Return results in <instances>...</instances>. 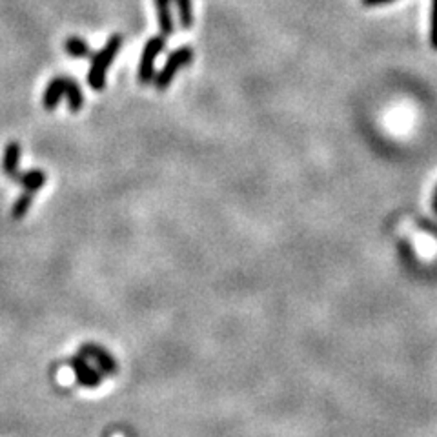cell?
I'll use <instances>...</instances> for the list:
<instances>
[{"instance_id": "obj_1", "label": "cell", "mask_w": 437, "mask_h": 437, "mask_svg": "<svg viewBox=\"0 0 437 437\" xmlns=\"http://www.w3.org/2000/svg\"><path fill=\"white\" fill-rule=\"evenodd\" d=\"M122 48V35L115 33L107 39V42L104 44L103 49H98L97 53H93L91 57V66H89L88 72V84L89 88L95 89V91H103L106 88V75L107 70L112 66L113 58L117 57V53L121 51Z\"/></svg>"}, {"instance_id": "obj_2", "label": "cell", "mask_w": 437, "mask_h": 437, "mask_svg": "<svg viewBox=\"0 0 437 437\" xmlns=\"http://www.w3.org/2000/svg\"><path fill=\"white\" fill-rule=\"evenodd\" d=\"M193 60V49L190 46H181L175 51H171L166 58V64L162 66V70L159 73H155L153 77V82H155V88L159 91H166L170 88V84L174 82L175 75L178 73V70L190 66Z\"/></svg>"}, {"instance_id": "obj_3", "label": "cell", "mask_w": 437, "mask_h": 437, "mask_svg": "<svg viewBox=\"0 0 437 437\" xmlns=\"http://www.w3.org/2000/svg\"><path fill=\"white\" fill-rule=\"evenodd\" d=\"M164 48H166V37L162 35L152 37V39L144 44L137 72V79L143 86L153 82V77H155V58L164 51Z\"/></svg>"}, {"instance_id": "obj_4", "label": "cell", "mask_w": 437, "mask_h": 437, "mask_svg": "<svg viewBox=\"0 0 437 437\" xmlns=\"http://www.w3.org/2000/svg\"><path fill=\"white\" fill-rule=\"evenodd\" d=\"M67 365L73 368V372H75L77 375V383L81 384V386L95 389V386H98V384L103 383L104 375L98 370H95V368H91L84 356H77L72 357V359H67Z\"/></svg>"}, {"instance_id": "obj_5", "label": "cell", "mask_w": 437, "mask_h": 437, "mask_svg": "<svg viewBox=\"0 0 437 437\" xmlns=\"http://www.w3.org/2000/svg\"><path fill=\"white\" fill-rule=\"evenodd\" d=\"M81 356H84L86 359H89V357L95 359L98 366V372L103 375L117 374V370H119V365H117V361L112 357V353L107 352V350L100 348V346H97V344H84L81 348Z\"/></svg>"}, {"instance_id": "obj_6", "label": "cell", "mask_w": 437, "mask_h": 437, "mask_svg": "<svg viewBox=\"0 0 437 437\" xmlns=\"http://www.w3.org/2000/svg\"><path fill=\"white\" fill-rule=\"evenodd\" d=\"M64 88H66V77H55L46 86L44 95H42V106L48 112H53L55 107L60 104V98L64 97Z\"/></svg>"}, {"instance_id": "obj_7", "label": "cell", "mask_w": 437, "mask_h": 437, "mask_svg": "<svg viewBox=\"0 0 437 437\" xmlns=\"http://www.w3.org/2000/svg\"><path fill=\"white\" fill-rule=\"evenodd\" d=\"M11 181L18 183L26 192H39L46 183H48V175L42 170H27V171H17L11 177Z\"/></svg>"}, {"instance_id": "obj_8", "label": "cell", "mask_w": 437, "mask_h": 437, "mask_svg": "<svg viewBox=\"0 0 437 437\" xmlns=\"http://www.w3.org/2000/svg\"><path fill=\"white\" fill-rule=\"evenodd\" d=\"M171 2L174 0H155L157 18H159V27H161L162 37H170L175 33V20L171 15Z\"/></svg>"}, {"instance_id": "obj_9", "label": "cell", "mask_w": 437, "mask_h": 437, "mask_svg": "<svg viewBox=\"0 0 437 437\" xmlns=\"http://www.w3.org/2000/svg\"><path fill=\"white\" fill-rule=\"evenodd\" d=\"M20 155H22V148L17 141H11V143L6 146L4 157H2V170L8 175L9 178L13 177L18 171V166H20Z\"/></svg>"}, {"instance_id": "obj_10", "label": "cell", "mask_w": 437, "mask_h": 437, "mask_svg": "<svg viewBox=\"0 0 437 437\" xmlns=\"http://www.w3.org/2000/svg\"><path fill=\"white\" fill-rule=\"evenodd\" d=\"M64 97H66V100H67V107H70V112H73V113L81 112L82 106H84V95H82L81 84H79L75 79L66 77Z\"/></svg>"}, {"instance_id": "obj_11", "label": "cell", "mask_w": 437, "mask_h": 437, "mask_svg": "<svg viewBox=\"0 0 437 437\" xmlns=\"http://www.w3.org/2000/svg\"><path fill=\"white\" fill-rule=\"evenodd\" d=\"M64 49L66 53L73 58H91L93 57V51L89 48L88 42L81 37H70L66 42H64Z\"/></svg>"}, {"instance_id": "obj_12", "label": "cell", "mask_w": 437, "mask_h": 437, "mask_svg": "<svg viewBox=\"0 0 437 437\" xmlns=\"http://www.w3.org/2000/svg\"><path fill=\"white\" fill-rule=\"evenodd\" d=\"M178 9V24L183 30H190L193 26V2L192 0H175Z\"/></svg>"}, {"instance_id": "obj_13", "label": "cell", "mask_w": 437, "mask_h": 437, "mask_svg": "<svg viewBox=\"0 0 437 437\" xmlns=\"http://www.w3.org/2000/svg\"><path fill=\"white\" fill-rule=\"evenodd\" d=\"M33 195H35V193H32V192H24L22 195H18V199L15 201V204H13V208H11V217L22 218L24 215L30 211V208H32Z\"/></svg>"}, {"instance_id": "obj_14", "label": "cell", "mask_w": 437, "mask_h": 437, "mask_svg": "<svg viewBox=\"0 0 437 437\" xmlns=\"http://www.w3.org/2000/svg\"><path fill=\"white\" fill-rule=\"evenodd\" d=\"M430 44L437 51V0H432V15H430Z\"/></svg>"}, {"instance_id": "obj_15", "label": "cell", "mask_w": 437, "mask_h": 437, "mask_svg": "<svg viewBox=\"0 0 437 437\" xmlns=\"http://www.w3.org/2000/svg\"><path fill=\"white\" fill-rule=\"evenodd\" d=\"M363 6L366 8H377V6H386V4H392L396 0H361Z\"/></svg>"}, {"instance_id": "obj_16", "label": "cell", "mask_w": 437, "mask_h": 437, "mask_svg": "<svg viewBox=\"0 0 437 437\" xmlns=\"http://www.w3.org/2000/svg\"><path fill=\"white\" fill-rule=\"evenodd\" d=\"M432 206H433V211L437 214V188L436 192H433V199H432Z\"/></svg>"}, {"instance_id": "obj_17", "label": "cell", "mask_w": 437, "mask_h": 437, "mask_svg": "<svg viewBox=\"0 0 437 437\" xmlns=\"http://www.w3.org/2000/svg\"><path fill=\"white\" fill-rule=\"evenodd\" d=\"M104 437H107V436H104Z\"/></svg>"}]
</instances>
